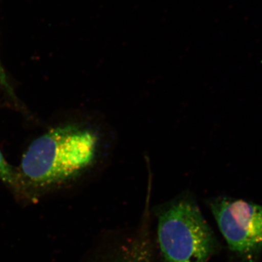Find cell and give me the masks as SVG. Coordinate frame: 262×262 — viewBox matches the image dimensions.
Instances as JSON below:
<instances>
[{"instance_id": "5b68a950", "label": "cell", "mask_w": 262, "mask_h": 262, "mask_svg": "<svg viewBox=\"0 0 262 262\" xmlns=\"http://www.w3.org/2000/svg\"><path fill=\"white\" fill-rule=\"evenodd\" d=\"M0 180L13 189H20L16 170L7 163L0 151Z\"/></svg>"}, {"instance_id": "6da1fadb", "label": "cell", "mask_w": 262, "mask_h": 262, "mask_svg": "<svg viewBox=\"0 0 262 262\" xmlns=\"http://www.w3.org/2000/svg\"><path fill=\"white\" fill-rule=\"evenodd\" d=\"M115 135L102 120L53 127L32 143L17 175L19 187L47 189L102 168L113 154Z\"/></svg>"}, {"instance_id": "8992f818", "label": "cell", "mask_w": 262, "mask_h": 262, "mask_svg": "<svg viewBox=\"0 0 262 262\" xmlns=\"http://www.w3.org/2000/svg\"><path fill=\"white\" fill-rule=\"evenodd\" d=\"M0 84L3 86V89L8 92L11 97L15 98V94L13 91V88L11 87L8 81V77H7L6 74H5L4 69L0 62Z\"/></svg>"}, {"instance_id": "7a4b0ae2", "label": "cell", "mask_w": 262, "mask_h": 262, "mask_svg": "<svg viewBox=\"0 0 262 262\" xmlns=\"http://www.w3.org/2000/svg\"><path fill=\"white\" fill-rule=\"evenodd\" d=\"M158 235L164 262H208L218 250L213 231L189 194L160 208Z\"/></svg>"}, {"instance_id": "3957f363", "label": "cell", "mask_w": 262, "mask_h": 262, "mask_svg": "<svg viewBox=\"0 0 262 262\" xmlns=\"http://www.w3.org/2000/svg\"><path fill=\"white\" fill-rule=\"evenodd\" d=\"M209 206L239 262H258L262 251V206L229 196L211 200Z\"/></svg>"}, {"instance_id": "277c9868", "label": "cell", "mask_w": 262, "mask_h": 262, "mask_svg": "<svg viewBox=\"0 0 262 262\" xmlns=\"http://www.w3.org/2000/svg\"><path fill=\"white\" fill-rule=\"evenodd\" d=\"M146 251L145 246H142L141 244L137 246H133V248L127 250L126 252L122 253L107 262H151Z\"/></svg>"}]
</instances>
